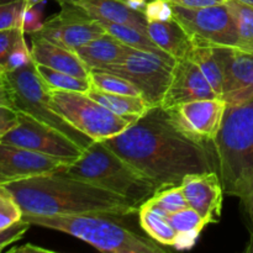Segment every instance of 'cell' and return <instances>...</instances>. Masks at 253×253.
<instances>
[{
    "mask_svg": "<svg viewBox=\"0 0 253 253\" xmlns=\"http://www.w3.org/2000/svg\"><path fill=\"white\" fill-rule=\"evenodd\" d=\"M166 217L177 232V241L174 244V249L177 250L192 249L205 226L209 225L199 212L190 207Z\"/></svg>",
    "mask_w": 253,
    "mask_h": 253,
    "instance_id": "obj_22",
    "label": "cell"
},
{
    "mask_svg": "<svg viewBox=\"0 0 253 253\" xmlns=\"http://www.w3.org/2000/svg\"><path fill=\"white\" fill-rule=\"evenodd\" d=\"M25 37V32L19 27L0 31V79L4 76V64L17 42Z\"/></svg>",
    "mask_w": 253,
    "mask_h": 253,
    "instance_id": "obj_33",
    "label": "cell"
},
{
    "mask_svg": "<svg viewBox=\"0 0 253 253\" xmlns=\"http://www.w3.org/2000/svg\"><path fill=\"white\" fill-rule=\"evenodd\" d=\"M180 185L189 207L199 212L208 224L220 221L225 192L216 170L188 175Z\"/></svg>",
    "mask_w": 253,
    "mask_h": 253,
    "instance_id": "obj_16",
    "label": "cell"
},
{
    "mask_svg": "<svg viewBox=\"0 0 253 253\" xmlns=\"http://www.w3.org/2000/svg\"><path fill=\"white\" fill-rule=\"evenodd\" d=\"M21 208L22 216L106 214L125 217L137 214V205L121 195L94 187L62 172L4 184Z\"/></svg>",
    "mask_w": 253,
    "mask_h": 253,
    "instance_id": "obj_2",
    "label": "cell"
},
{
    "mask_svg": "<svg viewBox=\"0 0 253 253\" xmlns=\"http://www.w3.org/2000/svg\"><path fill=\"white\" fill-rule=\"evenodd\" d=\"M41 5V4H40ZM40 5H27L21 15V22H20V29L25 34H35L40 31L43 26L42 21V10Z\"/></svg>",
    "mask_w": 253,
    "mask_h": 253,
    "instance_id": "obj_35",
    "label": "cell"
},
{
    "mask_svg": "<svg viewBox=\"0 0 253 253\" xmlns=\"http://www.w3.org/2000/svg\"><path fill=\"white\" fill-rule=\"evenodd\" d=\"M166 1L170 2L172 5H177V6L195 9V7H204L211 6V5L225 4L227 0H166Z\"/></svg>",
    "mask_w": 253,
    "mask_h": 253,
    "instance_id": "obj_38",
    "label": "cell"
},
{
    "mask_svg": "<svg viewBox=\"0 0 253 253\" xmlns=\"http://www.w3.org/2000/svg\"><path fill=\"white\" fill-rule=\"evenodd\" d=\"M137 214L141 227L151 239L162 246L174 247L177 241V232L165 215L155 211L146 204H142L138 208Z\"/></svg>",
    "mask_w": 253,
    "mask_h": 253,
    "instance_id": "obj_24",
    "label": "cell"
},
{
    "mask_svg": "<svg viewBox=\"0 0 253 253\" xmlns=\"http://www.w3.org/2000/svg\"><path fill=\"white\" fill-rule=\"evenodd\" d=\"M174 63L152 52L131 48L123 61L103 71L118 74L135 84L145 100L152 108H156L161 106L169 86Z\"/></svg>",
    "mask_w": 253,
    "mask_h": 253,
    "instance_id": "obj_9",
    "label": "cell"
},
{
    "mask_svg": "<svg viewBox=\"0 0 253 253\" xmlns=\"http://www.w3.org/2000/svg\"><path fill=\"white\" fill-rule=\"evenodd\" d=\"M1 142L69 161H77L85 151L57 128L22 113H19L17 125L2 136Z\"/></svg>",
    "mask_w": 253,
    "mask_h": 253,
    "instance_id": "obj_10",
    "label": "cell"
},
{
    "mask_svg": "<svg viewBox=\"0 0 253 253\" xmlns=\"http://www.w3.org/2000/svg\"><path fill=\"white\" fill-rule=\"evenodd\" d=\"M0 81L6 86L12 105L19 113L26 114L57 128L84 150L94 142L52 110L49 105V89L40 77L35 61L30 62L22 68L6 73Z\"/></svg>",
    "mask_w": 253,
    "mask_h": 253,
    "instance_id": "obj_6",
    "label": "cell"
},
{
    "mask_svg": "<svg viewBox=\"0 0 253 253\" xmlns=\"http://www.w3.org/2000/svg\"><path fill=\"white\" fill-rule=\"evenodd\" d=\"M227 104L224 99H199L167 109L170 123L178 131L195 142L211 145L216 138Z\"/></svg>",
    "mask_w": 253,
    "mask_h": 253,
    "instance_id": "obj_11",
    "label": "cell"
},
{
    "mask_svg": "<svg viewBox=\"0 0 253 253\" xmlns=\"http://www.w3.org/2000/svg\"><path fill=\"white\" fill-rule=\"evenodd\" d=\"M56 1L59 5H71L100 22L130 25L147 34L146 31L147 21L143 12L131 9L124 0H56Z\"/></svg>",
    "mask_w": 253,
    "mask_h": 253,
    "instance_id": "obj_17",
    "label": "cell"
},
{
    "mask_svg": "<svg viewBox=\"0 0 253 253\" xmlns=\"http://www.w3.org/2000/svg\"><path fill=\"white\" fill-rule=\"evenodd\" d=\"M188 58L192 59L199 67L217 98L222 99L224 66H222L221 47H194Z\"/></svg>",
    "mask_w": 253,
    "mask_h": 253,
    "instance_id": "obj_23",
    "label": "cell"
},
{
    "mask_svg": "<svg viewBox=\"0 0 253 253\" xmlns=\"http://www.w3.org/2000/svg\"><path fill=\"white\" fill-rule=\"evenodd\" d=\"M101 24L105 27L108 34L116 37V39L120 40L121 42H124V43L127 44V46L136 49H140V51L152 52V53L158 54V56L163 57L165 59L173 62V63L175 62V59L173 58V57H170L169 54L166 53V52H163L162 49L148 37L147 34L140 31V30L136 29V27L130 26V25L114 24V22H101Z\"/></svg>",
    "mask_w": 253,
    "mask_h": 253,
    "instance_id": "obj_25",
    "label": "cell"
},
{
    "mask_svg": "<svg viewBox=\"0 0 253 253\" xmlns=\"http://www.w3.org/2000/svg\"><path fill=\"white\" fill-rule=\"evenodd\" d=\"M73 162L0 142V184L62 172Z\"/></svg>",
    "mask_w": 253,
    "mask_h": 253,
    "instance_id": "obj_13",
    "label": "cell"
},
{
    "mask_svg": "<svg viewBox=\"0 0 253 253\" xmlns=\"http://www.w3.org/2000/svg\"><path fill=\"white\" fill-rule=\"evenodd\" d=\"M1 140H2V135H1V133H0V142H1Z\"/></svg>",
    "mask_w": 253,
    "mask_h": 253,
    "instance_id": "obj_46",
    "label": "cell"
},
{
    "mask_svg": "<svg viewBox=\"0 0 253 253\" xmlns=\"http://www.w3.org/2000/svg\"><path fill=\"white\" fill-rule=\"evenodd\" d=\"M217 98L199 67L190 58L177 59L173 66L172 79L161 108L167 110L179 104L199 99Z\"/></svg>",
    "mask_w": 253,
    "mask_h": 253,
    "instance_id": "obj_15",
    "label": "cell"
},
{
    "mask_svg": "<svg viewBox=\"0 0 253 253\" xmlns=\"http://www.w3.org/2000/svg\"><path fill=\"white\" fill-rule=\"evenodd\" d=\"M245 252L247 253H253V227L251 230V236H250V242L249 245H247L246 250H245Z\"/></svg>",
    "mask_w": 253,
    "mask_h": 253,
    "instance_id": "obj_44",
    "label": "cell"
},
{
    "mask_svg": "<svg viewBox=\"0 0 253 253\" xmlns=\"http://www.w3.org/2000/svg\"><path fill=\"white\" fill-rule=\"evenodd\" d=\"M20 1L29 2V4L31 5H40V4H43V2L47 1V0H0V4H10V2H20Z\"/></svg>",
    "mask_w": 253,
    "mask_h": 253,
    "instance_id": "obj_43",
    "label": "cell"
},
{
    "mask_svg": "<svg viewBox=\"0 0 253 253\" xmlns=\"http://www.w3.org/2000/svg\"><path fill=\"white\" fill-rule=\"evenodd\" d=\"M240 200L244 204L245 210H246L247 215H249L250 220H251V224L253 227V183L240 195Z\"/></svg>",
    "mask_w": 253,
    "mask_h": 253,
    "instance_id": "obj_39",
    "label": "cell"
},
{
    "mask_svg": "<svg viewBox=\"0 0 253 253\" xmlns=\"http://www.w3.org/2000/svg\"><path fill=\"white\" fill-rule=\"evenodd\" d=\"M106 214L22 216V221L44 229L56 230L77 237L111 253H165L166 249L155 240L147 239L114 221Z\"/></svg>",
    "mask_w": 253,
    "mask_h": 253,
    "instance_id": "obj_5",
    "label": "cell"
},
{
    "mask_svg": "<svg viewBox=\"0 0 253 253\" xmlns=\"http://www.w3.org/2000/svg\"><path fill=\"white\" fill-rule=\"evenodd\" d=\"M104 34L106 30L100 21L71 5L61 4V11L46 20L41 30L31 35L74 51Z\"/></svg>",
    "mask_w": 253,
    "mask_h": 253,
    "instance_id": "obj_12",
    "label": "cell"
},
{
    "mask_svg": "<svg viewBox=\"0 0 253 253\" xmlns=\"http://www.w3.org/2000/svg\"><path fill=\"white\" fill-rule=\"evenodd\" d=\"M22 211L16 199L4 184H0V230L21 221Z\"/></svg>",
    "mask_w": 253,
    "mask_h": 253,
    "instance_id": "obj_30",
    "label": "cell"
},
{
    "mask_svg": "<svg viewBox=\"0 0 253 253\" xmlns=\"http://www.w3.org/2000/svg\"><path fill=\"white\" fill-rule=\"evenodd\" d=\"M143 15L147 22L168 21L173 19L172 4L166 0H151L146 4Z\"/></svg>",
    "mask_w": 253,
    "mask_h": 253,
    "instance_id": "obj_34",
    "label": "cell"
},
{
    "mask_svg": "<svg viewBox=\"0 0 253 253\" xmlns=\"http://www.w3.org/2000/svg\"><path fill=\"white\" fill-rule=\"evenodd\" d=\"M221 57L222 99L229 106L249 103L253 99V53L235 47H221Z\"/></svg>",
    "mask_w": 253,
    "mask_h": 253,
    "instance_id": "obj_14",
    "label": "cell"
},
{
    "mask_svg": "<svg viewBox=\"0 0 253 253\" xmlns=\"http://www.w3.org/2000/svg\"><path fill=\"white\" fill-rule=\"evenodd\" d=\"M226 4L236 21L237 43L235 48L253 53V6L240 0H227Z\"/></svg>",
    "mask_w": 253,
    "mask_h": 253,
    "instance_id": "obj_26",
    "label": "cell"
},
{
    "mask_svg": "<svg viewBox=\"0 0 253 253\" xmlns=\"http://www.w3.org/2000/svg\"><path fill=\"white\" fill-rule=\"evenodd\" d=\"M143 204L148 205L151 209L165 215V216L189 207L184 193H183L182 185H173V187L157 190L156 194Z\"/></svg>",
    "mask_w": 253,
    "mask_h": 253,
    "instance_id": "obj_28",
    "label": "cell"
},
{
    "mask_svg": "<svg viewBox=\"0 0 253 253\" xmlns=\"http://www.w3.org/2000/svg\"><path fill=\"white\" fill-rule=\"evenodd\" d=\"M0 104H4V105H10V106H14L12 105V101L10 99L9 93H7V89L5 86V84L0 81Z\"/></svg>",
    "mask_w": 253,
    "mask_h": 253,
    "instance_id": "obj_41",
    "label": "cell"
},
{
    "mask_svg": "<svg viewBox=\"0 0 253 253\" xmlns=\"http://www.w3.org/2000/svg\"><path fill=\"white\" fill-rule=\"evenodd\" d=\"M86 94L99 104L105 106L106 109L115 113L116 115L133 119V120L142 118L152 109V106L142 96L106 93L94 86H91V89Z\"/></svg>",
    "mask_w": 253,
    "mask_h": 253,
    "instance_id": "obj_21",
    "label": "cell"
},
{
    "mask_svg": "<svg viewBox=\"0 0 253 253\" xmlns=\"http://www.w3.org/2000/svg\"><path fill=\"white\" fill-rule=\"evenodd\" d=\"M31 36L32 59L36 64L49 67L79 78H90V69L73 49L53 43L36 35Z\"/></svg>",
    "mask_w": 253,
    "mask_h": 253,
    "instance_id": "obj_18",
    "label": "cell"
},
{
    "mask_svg": "<svg viewBox=\"0 0 253 253\" xmlns=\"http://www.w3.org/2000/svg\"><path fill=\"white\" fill-rule=\"evenodd\" d=\"M146 31L148 37L175 61L187 58L194 48L192 40L174 19L168 21L147 22Z\"/></svg>",
    "mask_w": 253,
    "mask_h": 253,
    "instance_id": "obj_20",
    "label": "cell"
},
{
    "mask_svg": "<svg viewBox=\"0 0 253 253\" xmlns=\"http://www.w3.org/2000/svg\"><path fill=\"white\" fill-rule=\"evenodd\" d=\"M19 123V111L10 105L0 104V133L2 136L15 127Z\"/></svg>",
    "mask_w": 253,
    "mask_h": 253,
    "instance_id": "obj_37",
    "label": "cell"
},
{
    "mask_svg": "<svg viewBox=\"0 0 253 253\" xmlns=\"http://www.w3.org/2000/svg\"><path fill=\"white\" fill-rule=\"evenodd\" d=\"M151 180L158 190L180 185L190 174L216 170L211 145L190 140L156 106L120 135L101 141Z\"/></svg>",
    "mask_w": 253,
    "mask_h": 253,
    "instance_id": "obj_1",
    "label": "cell"
},
{
    "mask_svg": "<svg viewBox=\"0 0 253 253\" xmlns=\"http://www.w3.org/2000/svg\"><path fill=\"white\" fill-rule=\"evenodd\" d=\"M29 2H10V4H0V31L19 27L21 22L22 11Z\"/></svg>",
    "mask_w": 253,
    "mask_h": 253,
    "instance_id": "obj_32",
    "label": "cell"
},
{
    "mask_svg": "<svg viewBox=\"0 0 253 253\" xmlns=\"http://www.w3.org/2000/svg\"><path fill=\"white\" fill-rule=\"evenodd\" d=\"M131 48L132 47L127 46L106 32L103 36L76 48L74 52L86 64V67L93 71L105 69L109 66L119 63L125 58Z\"/></svg>",
    "mask_w": 253,
    "mask_h": 253,
    "instance_id": "obj_19",
    "label": "cell"
},
{
    "mask_svg": "<svg viewBox=\"0 0 253 253\" xmlns=\"http://www.w3.org/2000/svg\"><path fill=\"white\" fill-rule=\"evenodd\" d=\"M90 81L94 88L100 89L106 93L142 96V93L135 84L118 74L111 73V72L103 71V69H93L90 72Z\"/></svg>",
    "mask_w": 253,
    "mask_h": 253,
    "instance_id": "obj_29",
    "label": "cell"
},
{
    "mask_svg": "<svg viewBox=\"0 0 253 253\" xmlns=\"http://www.w3.org/2000/svg\"><path fill=\"white\" fill-rule=\"evenodd\" d=\"M9 252H21V253H49L52 252L51 250H47L44 247L36 246L34 244H26L25 246L12 247L9 250Z\"/></svg>",
    "mask_w": 253,
    "mask_h": 253,
    "instance_id": "obj_40",
    "label": "cell"
},
{
    "mask_svg": "<svg viewBox=\"0 0 253 253\" xmlns=\"http://www.w3.org/2000/svg\"><path fill=\"white\" fill-rule=\"evenodd\" d=\"M131 9L137 10V11L143 12L145 10L146 4H147V0H124Z\"/></svg>",
    "mask_w": 253,
    "mask_h": 253,
    "instance_id": "obj_42",
    "label": "cell"
},
{
    "mask_svg": "<svg viewBox=\"0 0 253 253\" xmlns=\"http://www.w3.org/2000/svg\"><path fill=\"white\" fill-rule=\"evenodd\" d=\"M62 173L121 195L137 207L147 202L158 190L148 178L99 141H94Z\"/></svg>",
    "mask_w": 253,
    "mask_h": 253,
    "instance_id": "obj_4",
    "label": "cell"
},
{
    "mask_svg": "<svg viewBox=\"0 0 253 253\" xmlns=\"http://www.w3.org/2000/svg\"><path fill=\"white\" fill-rule=\"evenodd\" d=\"M240 1L245 2V4L250 5V6H253V0H240Z\"/></svg>",
    "mask_w": 253,
    "mask_h": 253,
    "instance_id": "obj_45",
    "label": "cell"
},
{
    "mask_svg": "<svg viewBox=\"0 0 253 253\" xmlns=\"http://www.w3.org/2000/svg\"><path fill=\"white\" fill-rule=\"evenodd\" d=\"M30 226L31 225L21 220V221L12 224L11 226L0 230V252L4 251L10 245L20 241L25 236Z\"/></svg>",
    "mask_w": 253,
    "mask_h": 253,
    "instance_id": "obj_36",
    "label": "cell"
},
{
    "mask_svg": "<svg viewBox=\"0 0 253 253\" xmlns=\"http://www.w3.org/2000/svg\"><path fill=\"white\" fill-rule=\"evenodd\" d=\"M32 53L31 48H29L26 41H25V37H22L19 42L16 43V46L12 48V51L10 52L9 57H7L6 62L4 64V76L10 72H14L16 69L22 68V67L27 66L30 62H32ZM2 76V77H4Z\"/></svg>",
    "mask_w": 253,
    "mask_h": 253,
    "instance_id": "obj_31",
    "label": "cell"
},
{
    "mask_svg": "<svg viewBox=\"0 0 253 253\" xmlns=\"http://www.w3.org/2000/svg\"><path fill=\"white\" fill-rule=\"evenodd\" d=\"M172 10L194 47H236V21L226 2L195 9L172 5Z\"/></svg>",
    "mask_w": 253,
    "mask_h": 253,
    "instance_id": "obj_8",
    "label": "cell"
},
{
    "mask_svg": "<svg viewBox=\"0 0 253 253\" xmlns=\"http://www.w3.org/2000/svg\"><path fill=\"white\" fill-rule=\"evenodd\" d=\"M49 105L76 130L99 142L120 135L136 121L116 115L81 91L49 90Z\"/></svg>",
    "mask_w": 253,
    "mask_h": 253,
    "instance_id": "obj_7",
    "label": "cell"
},
{
    "mask_svg": "<svg viewBox=\"0 0 253 253\" xmlns=\"http://www.w3.org/2000/svg\"><path fill=\"white\" fill-rule=\"evenodd\" d=\"M211 147L225 194L239 198L253 183V99L227 105Z\"/></svg>",
    "mask_w": 253,
    "mask_h": 253,
    "instance_id": "obj_3",
    "label": "cell"
},
{
    "mask_svg": "<svg viewBox=\"0 0 253 253\" xmlns=\"http://www.w3.org/2000/svg\"><path fill=\"white\" fill-rule=\"evenodd\" d=\"M36 68L40 77L49 90H69L88 93L93 86L90 78H79V77L42 66V64H36Z\"/></svg>",
    "mask_w": 253,
    "mask_h": 253,
    "instance_id": "obj_27",
    "label": "cell"
}]
</instances>
